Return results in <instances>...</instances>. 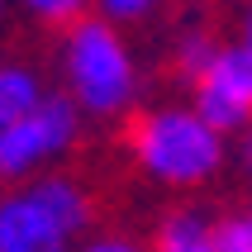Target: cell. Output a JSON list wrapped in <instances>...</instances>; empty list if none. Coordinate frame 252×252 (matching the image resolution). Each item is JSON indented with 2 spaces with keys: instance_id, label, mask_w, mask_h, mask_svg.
Masks as SVG:
<instances>
[{
  "instance_id": "6da1fadb",
  "label": "cell",
  "mask_w": 252,
  "mask_h": 252,
  "mask_svg": "<svg viewBox=\"0 0 252 252\" xmlns=\"http://www.w3.org/2000/svg\"><path fill=\"white\" fill-rule=\"evenodd\" d=\"M62 81H67L62 95L76 105V114H91V119L124 114L138 95V62L128 53L119 24L100 14L71 19L62 38Z\"/></svg>"
},
{
  "instance_id": "7a4b0ae2",
  "label": "cell",
  "mask_w": 252,
  "mask_h": 252,
  "mask_svg": "<svg viewBox=\"0 0 252 252\" xmlns=\"http://www.w3.org/2000/svg\"><path fill=\"white\" fill-rule=\"evenodd\" d=\"M128 153L162 186H205L224 171V133H214L190 105H153L128 128Z\"/></svg>"
},
{
  "instance_id": "3957f363",
  "label": "cell",
  "mask_w": 252,
  "mask_h": 252,
  "mask_svg": "<svg viewBox=\"0 0 252 252\" xmlns=\"http://www.w3.org/2000/svg\"><path fill=\"white\" fill-rule=\"evenodd\" d=\"M81 138V114L67 95H48L29 114L0 119V181H33Z\"/></svg>"
},
{
  "instance_id": "277c9868",
  "label": "cell",
  "mask_w": 252,
  "mask_h": 252,
  "mask_svg": "<svg viewBox=\"0 0 252 252\" xmlns=\"http://www.w3.org/2000/svg\"><path fill=\"white\" fill-rule=\"evenodd\" d=\"M190 110L214 128V133H233L248 124L252 114V48L248 43H219L210 62L195 71L190 81Z\"/></svg>"
},
{
  "instance_id": "5b68a950",
  "label": "cell",
  "mask_w": 252,
  "mask_h": 252,
  "mask_svg": "<svg viewBox=\"0 0 252 252\" xmlns=\"http://www.w3.org/2000/svg\"><path fill=\"white\" fill-rule=\"evenodd\" d=\"M71 233L29 190L0 195V252H71Z\"/></svg>"
},
{
  "instance_id": "8992f818",
  "label": "cell",
  "mask_w": 252,
  "mask_h": 252,
  "mask_svg": "<svg viewBox=\"0 0 252 252\" xmlns=\"http://www.w3.org/2000/svg\"><path fill=\"white\" fill-rule=\"evenodd\" d=\"M24 190L38 200V205L53 214L62 228H67L71 238H81L86 228H91V195H86V186L76 181V176H62V171H43V176H33V181L24 186Z\"/></svg>"
},
{
  "instance_id": "52a82bcc",
  "label": "cell",
  "mask_w": 252,
  "mask_h": 252,
  "mask_svg": "<svg viewBox=\"0 0 252 252\" xmlns=\"http://www.w3.org/2000/svg\"><path fill=\"white\" fill-rule=\"evenodd\" d=\"M153 252H214L210 243V219L200 210H176L162 219Z\"/></svg>"
},
{
  "instance_id": "ba28073f",
  "label": "cell",
  "mask_w": 252,
  "mask_h": 252,
  "mask_svg": "<svg viewBox=\"0 0 252 252\" xmlns=\"http://www.w3.org/2000/svg\"><path fill=\"white\" fill-rule=\"evenodd\" d=\"M43 95H48V91H43L33 67H24V62H5V67H0V119L29 114Z\"/></svg>"
},
{
  "instance_id": "9c48e42d",
  "label": "cell",
  "mask_w": 252,
  "mask_h": 252,
  "mask_svg": "<svg viewBox=\"0 0 252 252\" xmlns=\"http://www.w3.org/2000/svg\"><path fill=\"white\" fill-rule=\"evenodd\" d=\"M214 48H219V43H210V33H200V29L181 33V38H176V76H181V81H195V71L210 62Z\"/></svg>"
},
{
  "instance_id": "30bf717a",
  "label": "cell",
  "mask_w": 252,
  "mask_h": 252,
  "mask_svg": "<svg viewBox=\"0 0 252 252\" xmlns=\"http://www.w3.org/2000/svg\"><path fill=\"white\" fill-rule=\"evenodd\" d=\"M210 243L214 252H252V224L248 214H224L210 224Z\"/></svg>"
},
{
  "instance_id": "8fae6325",
  "label": "cell",
  "mask_w": 252,
  "mask_h": 252,
  "mask_svg": "<svg viewBox=\"0 0 252 252\" xmlns=\"http://www.w3.org/2000/svg\"><path fill=\"white\" fill-rule=\"evenodd\" d=\"M19 5H24L33 19H43V24H62V29L91 10V0H19Z\"/></svg>"
},
{
  "instance_id": "7c38bea8",
  "label": "cell",
  "mask_w": 252,
  "mask_h": 252,
  "mask_svg": "<svg viewBox=\"0 0 252 252\" xmlns=\"http://www.w3.org/2000/svg\"><path fill=\"white\" fill-rule=\"evenodd\" d=\"M91 5H95L100 19H110V24H133V19H148L162 0H91Z\"/></svg>"
},
{
  "instance_id": "4fadbf2b",
  "label": "cell",
  "mask_w": 252,
  "mask_h": 252,
  "mask_svg": "<svg viewBox=\"0 0 252 252\" xmlns=\"http://www.w3.org/2000/svg\"><path fill=\"white\" fill-rule=\"evenodd\" d=\"M81 252H153V248H143L138 238H124V233H105V238H91Z\"/></svg>"
},
{
  "instance_id": "5bb4252c",
  "label": "cell",
  "mask_w": 252,
  "mask_h": 252,
  "mask_svg": "<svg viewBox=\"0 0 252 252\" xmlns=\"http://www.w3.org/2000/svg\"><path fill=\"white\" fill-rule=\"evenodd\" d=\"M0 19H5V0H0Z\"/></svg>"
}]
</instances>
